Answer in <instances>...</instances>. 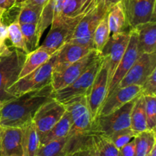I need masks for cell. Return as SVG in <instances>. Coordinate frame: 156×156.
I'll use <instances>...</instances> for the list:
<instances>
[{
	"mask_svg": "<svg viewBox=\"0 0 156 156\" xmlns=\"http://www.w3.org/2000/svg\"><path fill=\"white\" fill-rule=\"evenodd\" d=\"M53 91L50 83L5 102L0 109V126L24 127L33 121L37 110L53 98Z\"/></svg>",
	"mask_w": 156,
	"mask_h": 156,
	"instance_id": "6da1fadb",
	"label": "cell"
},
{
	"mask_svg": "<svg viewBox=\"0 0 156 156\" xmlns=\"http://www.w3.org/2000/svg\"><path fill=\"white\" fill-rule=\"evenodd\" d=\"M26 55L18 49L11 50L9 47L0 54V101L5 103L15 98L9 93V88L18 79Z\"/></svg>",
	"mask_w": 156,
	"mask_h": 156,
	"instance_id": "7a4b0ae2",
	"label": "cell"
},
{
	"mask_svg": "<svg viewBox=\"0 0 156 156\" xmlns=\"http://www.w3.org/2000/svg\"><path fill=\"white\" fill-rule=\"evenodd\" d=\"M94 1V0H88L84 9L76 15L72 16H61L60 18L53 19L50 31L41 46L56 51L62 44L69 41L76 26Z\"/></svg>",
	"mask_w": 156,
	"mask_h": 156,
	"instance_id": "3957f363",
	"label": "cell"
},
{
	"mask_svg": "<svg viewBox=\"0 0 156 156\" xmlns=\"http://www.w3.org/2000/svg\"><path fill=\"white\" fill-rule=\"evenodd\" d=\"M108 9H109L105 5L104 0H94L91 7L76 26L69 41L94 49V32L101 20L108 12Z\"/></svg>",
	"mask_w": 156,
	"mask_h": 156,
	"instance_id": "277c9868",
	"label": "cell"
},
{
	"mask_svg": "<svg viewBox=\"0 0 156 156\" xmlns=\"http://www.w3.org/2000/svg\"><path fill=\"white\" fill-rule=\"evenodd\" d=\"M136 98L108 115L96 117L93 120L90 134L98 133L110 136L114 133L130 127L131 111Z\"/></svg>",
	"mask_w": 156,
	"mask_h": 156,
	"instance_id": "5b68a950",
	"label": "cell"
},
{
	"mask_svg": "<svg viewBox=\"0 0 156 156\" xmlns=\"http://www.w3.org/2000/svg\"><path fill=\"white\" fill-rule=\"evenodd\" d=\"M56 55V51L47 62L24 77L18 79L9 88V94L15 98L27 91L42 88L51 83Z\"/></svg>",
	"mask_w": 156,
	"mask_h": 156,
	"instance_id": "8992f818",
	"label": "cell"
},
{
	"mask_svg": "<svg viewBox=\"0 0 156 156\" xmlns=\"http://www.w3.org/2000/svg\"><path fill=\"white\" fill-rule=\"evenodd\" d=\"M103 61V56L101 54V56L73 83L62 89L53 91V98L62 104H65L75 98L88 95Z\"/></svg>",
	"mask_w": 156,
	"mask_h": 156,
	"instance_id": "52a82bcc",
	"label": "cell"
},
{
	"mask_svg": "<svg viewBox=\"0 0 156 156\" xmlns=\"http://www.w3.org/2000/svg\"><path fill=\"white\" fill-rule=\"evenodd\" d=\"M63 105L73 120L69 136H77L91 133L93 118L88 108L86 96L75 98Z\"/></svg>",
	"mask_w": 156,
	"mask_h": 156,
	"instance_id": "ba28073f",
	"label": "cell"
},
{
	"mask_svg": "<svg viewBox=\"0 0 156 156\" xmlns=\"http://www.w3.org/2000/svg\"><path fill=\"white\" fill-rule=\"evenodd\" d=\"M129 30L111 35L101 51L104 63L108 69V85L126 51L129 39Z\"/></svg>",
	"mask_w": 156,
	"mask_h": 156,
	"instance_id": "9c48e42d",
	"label": "cell"
},
{
	"mask_svg": "<svg viewBox=\"0 0 156 156\" xmlns=\"http://www.w3.org/2000/svg\"><path fill=\"white\" fill-rule=\"evenodd\" d=\"M101 53L91 50L88 54L59 73H53L51 85L54 91L68 86L78 79L99 56Z\"/></svg>",
	"mask_w": 156,
	"mask_h": 156,
	"instance_id": "30bf717a",
	"label": "cell"
},
{
	"mask_svg": "<svg viewBox=\"0 0 156 156\" xmlns=\"http://www.w3.org/2000/svg\"><path fill=\"white\" fill-rule=\"evenodd\" d=\"M63 104L52 98L44 104L34 114L33 122L41 140L59 121L66 112Z\"/></svg>",
	"mask_w": 156,
	"mask_h": 156,
	"instance_id": "8fae6325",
	"label": "cell"
},
{
	"mask_svg": "<svg viewBox=\"0 0 156 156\" xmlns=\"http://www.w3.org/2000/svg\"><path fill=\"white\" fill-rule=\"evenodd\" d=\"M156 0H123V10L129 27L155 21Z\"/></svg>",
	"mask_w": 156,
	"mask_h": 156,
	"instance_id": "7c38bea8",
	"label": "cell"
},
{
	"mask_svg": "<svg viewBox=\"0 0 156 156\" xmlns=\"http://www.w3.org/2000/svg\"><path fill=\"white\" fill-rule=\"evenodd\" d=\"M155 69L156 53H143L119 82L117 88L133 85L141 86Z\"/></svg>",
	"mask_w": 156,
	"mask_h": 156,
	"instance_id": "4fadbf2b",
	"label": "cell"
},
{
	"mask_svg": "<svg viewBox=\"0 0 156 156\" xmlns=\"http://www.w3.org/2000/svg\"><path fill=\"white\" fill-rule=\"evenodd\" d=\"M141 54L142 53H140V49H139L138 37H137L136 30L134 28H131L129 30V39L127 47H126V51H125L124 54H123V57H122L121 60L113 76L109 85H108L106 98L117 88L119 82L124 77L126 73L129 71L131 66L133 65L134 62L136 61V59L140 57Z\"/></svg>",
	"mask_w": 156,
	"mask_h": 156,
	"instance_id": "5bb4252c",
	"label": "cell"
},
{
	"mask_svg": "<svg viewBox=\"0 0 156 156\" xmlns=\"http://www.w3.org/2000/svg\"><path fill=\"white\" fill-rule=\"evenodd\" d=\"M108 87V69L103 61L97 76L94 78L89 92L86 96L87 103L93 120L98 115L101 108L106 98Z\"/></svg>",
	"mask_w": 156,
	"mask_h": 156,
	"instance_id": "9a60e30c",
	"label": "cell"
},
{
	"mask_svg": "<svg viewBox=\"0 0 156 156\" xmlns=\"http://www.w3.org/2000/svg\"><path fill=\"white\" fill-rule=\"evenodd\" d=\"M141 94L140 85H129L123 88H116L105 99L98 116H105L114 112L127 102ZM97 116V117H98Z\"/></svg>",
	"mask_w": 156,
	"mask_h": 156,
	"instance_id": "2e32d148",
	"label": "cell"
},
{
	"mask_svg": "<svg viewBox=\"0 0 156 156\" xmlns=\"http://www.w3.org/2000/svg\"><path fill=\"white\" fill-rule=\"evenodd\" d=\"M91 50L85 46L76 43L66 42L56 51V61L53 73H59L73 62L88 54Z\"/></svg>",
	"mask_w": 156,
	"mask_h": 156,
	"instance_id": "e0dca14e",
	"label": "cell"
},
{
	"mask_svg": "<svg viewBox=\"0 0 156 156\" xmlns=\"http://www.w3.org/2000/svg\"><path fill=\"white\" fill-rule=\"evenodd\" d=\"M23 128L5 126L0 132V156H23Z\"/></svg>",
	"mask_w": 156,
	"mask_h": 156,
	"instance_id": "ac0fdd59",
	"label": "cell"
},
{
	"mask_svg": "<svg viewBox=\"0 0 156 156\" xmlns=\"http://www.w3.org/2000/svg\"><path fill=\"white\" fill-rule=\"evenodd\" d=\"M57 51V50H56ZM55 50L40 46L26 55V59L20 72L18 79L24 77L49 60L55 53Z\"/></svg>",
	"mask_w": 156,
	"mask_h": 156,
	"instance_id": "d6986e66",
	"label": "cell"
},
{
	"mask_svg": "<svg viewBox=\"0 0 156 156\" xmlns=\"http://www.w3.org/2000/svg\"><path fill=\"white\" fill-rule=\"evenodd\" d=\"M138 37V44L140 53H156V23L149 21L134 27Z\"/></svg>",
	"mask_w": 156,
	"mask_h": 156,
	"instance_id": "ffe728a7",
	"label": "cell"
},
{
	"mask_svg": "<svg viewBox=\"0 0 156 156\" xmlns=\"http://www.w3.org/2000/svg\"><path fill=\"white\" fill-rule=\"evenodd\" d=\"M108 21L111 35L129 31L130 30L122 2L114 5L108 9Z\"/></svg>",
	"mask_w": 156,
	"mask_h": 156,
	"instance_id": "44dd1931",
	"label": "cell"
},
{
	"mask_svg": "<svg viewBox=\"0 0 156 156\" xmlns=\"http://www.w3.org/2000/svg\"><path fill=\"white\" fill-rule=\"evenodd\" d=\"M130 128L136 133V134L147 129L146 103L144 96L142 94L136 98L131 111Z\"/></svg>",
	"mask_w": 156,
	"mask_h": 156,
	"instance_id": "7402d4cb",
	"label": "cell"
},
{
	"mask_svg": "<svg viewBox=\"0 0 156 156\" xmlns=\"http://www.w3.org/2000/svg\"><path fill=\"white\" fill-rule=\"evenodd\" d=\"M72 125H73V120L71 116L68 111H66L60 120L40 140V145H44L52 140L69 136Z\"/></svg>",
	"mask_w": 156,
	"mask_h": 156,
	"instance_id": "603a6c76",
	"label": "cell"
},
{
	"mask_svg": "<svg viewBox=\"0 0 156 156\" xmlns=\"http://www.w3.org/2000/svg\"><path fill=\"white\" fill-rule=\"evenodd\" d=\"M71 136L52 140L40 145L36 156H64L69 151Z\"/></svg>",
	"mask_w": 156,
	"mask_h": 156,
	"instance_id": "cb8c5ba5",
	"label": "cell"
},
{
	"mask_svg": "<svg viewBox=\"0 0 156 156\" xmlns=\"http://www.w3.org/2000/svg\"><path fill=\"white\" fill-rule=\"evenodd\" d=\"M22 128L23 156H36L40 146V140L34 123L32 121Z\"/></svg>",
	"mask_w": 156,
	"mask_h": 156,
	"instance_id": "d4e9b609",
	"label": "cell"
},
{
	"mask_svg": "<svg viewBox=\"0 0 156 156\" xmlns=\"http://www.w3.org/2000/svg\"><path fill=\"white\" fill-rule=\"evenodd\" d=\"M136 156H147L156 145L155 129H146L134 137Z\"/></svg>",
	"mask_w": 156,
	"mask_h": 156,
	"instance_id": "484cf974",
	"label": "cell"
},
{
	"mask_svg": "<svg viewBox=\"0 0 156 156\" xmlns=\"http://www.w3.org/2000/svg\"><path fill=\"white\" fill-rule=\"evenodd\" d=\"M15 5H18L19 8L16 19L19 24H30V23L37 24V23L44 6L33 4Z\"/></svg>",
	"mask_w": 156,
	"mask_h": 156,
	"instance_id": "4316f807",
	"label": "cell"
},
{
	"mask_svg": "<svg viewBox=\"0 0 156 156\" xmlns=\"http://www.w3.org/2000/svg\"><path fill=\"white\" fill-rule=\"evenodd\" d=\"M56 0H48L43 7L39 20L37 23V35L39 41L46 29L51 25L54 18V9Z\"/></svg>",
	"mask_w": 156,
	"mask_h": 156,
	"instance_id": "83f0119b",
	"label": "cell"
},
{
	"mask_svg": "<svg viewBox=\"0 0 156 156\" xmlns=\"http://www.w3.org/2000/svg\"><path fill=\"white\" fill-rule=\"evenodd\" d=\"M110 30L108 27V12L102 18L99 24H98L93 35V47L95 50L101 53L104 46L106 44L107 41L109 39Z\"/></svg>",
	"mask_w": 156,
	"mask_h": 156,
	"instance_id": "f1b7e54d",
	"label": "cell"
},
{
	"mask_svg": "<svg viewBox=\"0 0 156 156\" xmlns=\"http://www.w3.org/2000/svg\"><path fill=\"white\" fill-rule=\"evenodd\" d=\"M8 33H9V40L11 41L13 47L18 49L27 54L29 51L26 46L20 24L17 20L12 21L8 25Z\"/></svg>",
	"mask_w": 156,
	"mask_h": 156,
	"instance_id": "f546056e",
	"label": "cell"
},
{
	"mask_svg": "<svg viewBox=\"0 0 156 156\" xmlns=\"http://www.w3.org/2000/svg\"><path fill=\"white\" fill-rule=\"evenodd\" d=\"M21 32L25 41L26 46L27 47L29 53L35 49L37 48L39 46L40 41L37 35V24L30 23V24H20Z\"/></svg>",
	"mask_w": 156,
	"mask_h": 156,
	"instance_id": "4dcf8cb0",
	"label": "cell"
},
{
	"mask_svg": "<svg viewBox=\"0 0 156 156\" xmlns=\"http://www.w3.org/2000/svg\"><path fill=\"white\" fill-rule=\"evenodd\" d=\"M136 133L130 127H129L114 133L108 137L111 139L117 149H120L123 146L129 143L136 136Z\"/></svg>",
	"mask_w": 156,
	"mask_h": 156,
	"instance_id": "1f68e13d",
	"label": "cell"
},
{
	"mask_svg": "<svg viewBox=\"0 0 156 156\" xmlns=\"http://www.w3.org/2000/svg\"><path fill=\"white\" fill-rule=\"evenodd\" d=\"M156 96H144L146 103V115L147 129H155L156 126Z\"/></svg>",
	"mask_w": 156,
	"mask_h": 156,
	"instance_id": "d6a6232c",
	"label": "cell"
},
{
	"mask_svg": "<svg viewBox=\"0 0 156 156\" xmlns=\"http://www.w3.org/2000/svg\"><path fill=\"white\" fill-rule=\"evenodd\" d=\"M88 0L83 2L78 0H65L62 9V16H72L81 12L86 5Z\"/></svg>",
	"mask_w": 156,
	"mask_h": 156,
	"instance_id": "836d02e7",
	"label": "cell"
},
{
	"mask_svg": "<svg viewBox=\"0 0 156 156\" xmlns=\"http://www.w3.org/2000/svg\"><path fill=\"white\" fill-rule=\"evenodd\" d=\"M156 69L141 85V94L143 96H156Z\"/></svg>",
	"mask_w": 156,
	"mask_h": 156,
	"instance_id": "e575fe53",
	"label": "cell"
},
{
	"mask_svg": "<svg viewBox=\"0 0 156 156\" xmlns=\"http://www.w3.org/2000/svg\"><path fill=\"white\" fill-rule=\"evenodd\" d=\"M7 39H9L8 25L4 22L2 17H0V54L8 48V46L5 44Z\"/></svg>",
	"mask_w": 156,
	"mask_h": 156,
	"instance_id": "d590c367",
	"label": "cell"
},
{
	"mask_svg": "<svg viewBox=\"0 0 156 156\" xmlns=\"http://www.w3.org/2000/svg\"><path fill=\"white\" fill-rule=\"evenodd\" d=\"M118 156H136V146L134 138L127 144L118 149Z\"/></svg>",
	"mask_w": 156,
	"mask_h": 156,
	"instance_id": "8d00e7d4",
	"label": "cell"
},
{
	"mask_svg": "<svg viewBox=\"0 0 156 156\" xmlns=\"http://www.w3.org/2000/svg\"><path fill=\"white\" fill-rule=\"evenodd\" d=\"M68 153L69 154V156H92L86 149L82 146H76L73 148Z\"/></svg>",
	"mask_w": 156,
	"mask_h": 156,
	"instance_id": "74e56055",
	"label": "cell"
},
{
	"mask_svg": "<svg viewBox=\"0 0 156 156\" xmlns=\"http://www.w3.org/2000/svg\"><path fill=\"white\" fill-rule=\"evenodd\" d=\"M48 0H15V4H33L44 6Z\"/></svg>",
	"mask_w": 156,
	"mask_h": 156,
	"instance_id": "f35d334b",
	"label": "cell"
},
{
	"mask_svg": "<svg viewBox=\"0 0 156 156\" xmlns=\"http://www.w3.org/2000/svg\"><path fill=\"white\" fill-rule=\"evenodd\" d=\"M104 2H105V5H106L108 9H110L111 7L114 6V5L123 2V0H104Z\"/></svg>",
	"mask_w": 156,
	"mask_h": 156,
	"instance_id": "ab89813d",
	"label": "cell"
},
{
	"mask_svg": "<svg viewBox=\"0 0 156 156\" xmlns=\"http://www.w3.org/2000/svg\"><path fill=\"white\" fill-rule=\"evenodd\" d=\"M0 8L5 10L8 9L7 0H0Z\"/></svg>",
	"mask_w": 156,
	"mask_h": 156,
	"instance_id": "60d3db41",
	"label": "cell"
},
{
	"mask_svg": "<svg viewBox=\"0 0 156 156\" xmlns=\"http://www.w3.org/2000/svg\"><path fill=\"white\" fill-rule=\"evenodd\" d=\"M7 2H8V9L9 8H11L12 6H13L15 3V0H7Z\"/></svg>",
	"mask_w": 156,
	"mask_h": 156,
	"instance_id": "b9f144b4",
	"label": "cell"
},
{
	"mask_svg": "<svg viewBox=\"0 0 156 156\" xmlns=\"http://www.w3.org/2000/svg\"><path fill=\"white\" fill-rule=\"evenodd\" d=\"M149 156H156V145L152 148V151L149 153Z\"/></svg>",
	"mask_w": 156,
	"mask_h": 156,
	"instance_id": "7bdbcfd3",
	"label": "cell"
},
{
	"mask_svg": "<svg viewBox=\"0 0 156 156\" xmlns=\"http://www.w3.org/2000/svg\"><path fill=\"white\" fill-rule=\"evenodd\" d=\"M3 102H2V101H0V109H1V108L2 107V105H3Z\"/></svg>",
	"mask_w": 156,
	"mask_h": 156,
	"instance_id": "ee69618b",
	"label": "cell"
},
{
	"mask_svg": "<svg viewBox=\"0 0 156 156\" xmlns=\"http://www.w3.org/2000/svg\"><path fill=\"white\" fill-rule=\"evenodd\" d=\"M78 1H80V2H86L87 0H78Z\"/></svg>",
	"mask_w": 156,
	"mask_h": 156,
	"instance_id": "f6af8a7d",
	"label": "cell"
},
{
	"mask_svg": "<svg viewBox=\"0 0 156 156\" xmlns=\"http://www.w3.org/2000/svg\"><path fill=\"white\" fill-rule=\"evenodd\" d=\"M64 156H69V153H66V155H64Z\"/></svg>",
	"mask_w": 156,
	"mask_h": 156,
	"instance_id": "bcb514c9",
	"label": "cell"
},
{
	"mask_svg": "<svg viewBox=\"0 0 156 156\" xmlns=\"http://www.w3.org/2000/svg\"><path fill=\"white\" fill-rule=\"evenodd\" d=\"M1 129H2V126H0V132H1Z\"/></svg>",
	"mask_w": 156,
	"mask_h": 156,
	"instance_id": "7dc6e473",
	"label": "cell"
},
{
	"mask_svg": "<svg viewBox=\"0 0 156 156\" xmlns=\"http://www.w3.org/2000/svg\"><path fill=\"white\" fill-rule=\"evenodd\" d=\"M10 156H17V155H10Z\"/></svg>",
	"mask_w": 156,
	"mask_h": 156,
	"instance_id": "c3c4849f",
	"label": "cell"
},
{
	"mask_svg": "<svg viewBox=\"0 0 156 156\" xmlns=\"http://www.w3.org/2000/svg\"><path fill=\"white\" fill-rule=\"evenodd\" d=\"M147 156H149V155H147Z\"/></svg>",
	"mask_w": 156,
	"mask_h": 156,
	"instance_id": "681fc988",
	"label": "cell"
}]
</instances>
